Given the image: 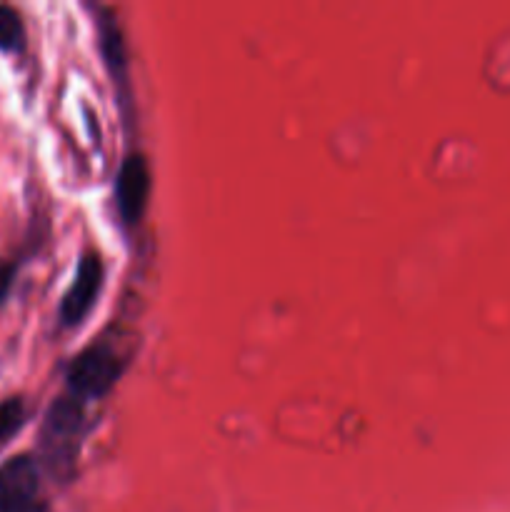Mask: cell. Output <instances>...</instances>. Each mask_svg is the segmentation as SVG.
Here are the masks:
<instances>
[{
	"label": "cell",
	"instance_id": "cell-1",
	"mask_svg": "<svg viewBox=\"0 0 510 512\" xmlns=\"http://www.w3.org/2000/svg\"><path fill=\"white\" fill-rule=\"evenodd\" d=\"M123 373V360L105 345H93L70 365V388L75 398H98L115 385Z\"/></svg>",
	"mask_w": 510,
	"mask_h": 512
},
{
	"label": "cell",
	"instance_id": "cell-2",
	"mask_svg": "<svg viewBox=\"0 0 510 512\" xmlns=\"http://www.w3.org/2000/svg\"><path fill=\"white\" fill-rule=\"evenodd\" d=\"M83 425V403L80 398H60L48 410L43 428V453L48 465L70 463L73 458V440Z\"/></svg>",
	"mask_w": 510,
	"mask_h": 512
},
{
	"label": "cell",
	"instance_id": "cell-3",
	"mask_svg": "<svg viewBox=\"0 0 510 512\" xmlns=\"http://www.w3.org/2000/svg\"><path fill=\"white\" fill-rule=\"evenodd\" d=\"M100 285H103V263H100L98 255L88 253L80 260L73 285L65 293L63 305H60V320L65 325H78L88 315V310L93 308Z\"/></svg>",
	"mask_w": 510,
	"mask_h": 512
},
{
	"label": "cell",
	"instance_id": "cell-4",
	"mask_svg": "<svg viewBox=\"0 0 510 512\" xmlns=\"http://www.w3.org/2000/svg\"><path fill=\"white\" fill-rule=\"evenodd\" d=\"M35 495H38V468L28 455H18L0 465V512L35 505L38 503Z\"/></svg>",
	"mask_w": 510,
	"mask_h": 512
},
{
	"label": "cell",
	"instance_id": "cell-5",
	"mask_svg": "<svg viewBox=\"0 0 510 512\" xmlns=\"http://www.w3.org/2000/svg\"><path fill=\"white\" fill-rule=\"evenodd\" d=\"M115 195H118V210L125 223H138L150 195V170L143 155H130L120 165Z\"/></svg>",
	"mask_w": 510,
	"mask_h": 512
},
{
	"label": "cell",
	"instance_id": "cell-6",
	"mask_svg": "<svg viewBox=\"0 0 510 512\" xmlns=\"http://www.w3.org/2000/svg\"><path fill=\"white\" fill-rule=\"evenodd\" d=\"M25 30L23 20L8 5H0V50H18L23 48Z\"/></svg>",
	"mask_w": 510,
	"mask_h": 512
},
{
	"label": "cell",
	"instance_id": "cell-7",
	"mask_svg": "<svg viewBox=\"0 0 510 512\" xmlns=\"http://www.w3.org/2000/svg\"><path fill=\"white\" fill-rule=\"evenodd\" d=\"M25 418V408L18 398H10L5 403H0V443L15 435L23 425Z\"/></svg>",
	"mask_w": 510,
	"mask_h": 512
},
{
	"label": "cell",
	"instance_id": "cell-8",
	"mask_svg": "<svg viewBox=\"0 0 510 512\" xmlns=\"http://www.w3.org/2000/svg\"><path fill=\"white\" fill-rule=\"evenodd\" d=\"M13 512H48L43 508V505L40 503H35V505H28V508H23V510H13Z\"/></svg>",
	"mask_w": 510,
	"mask_h": 512
}]
</instances>
